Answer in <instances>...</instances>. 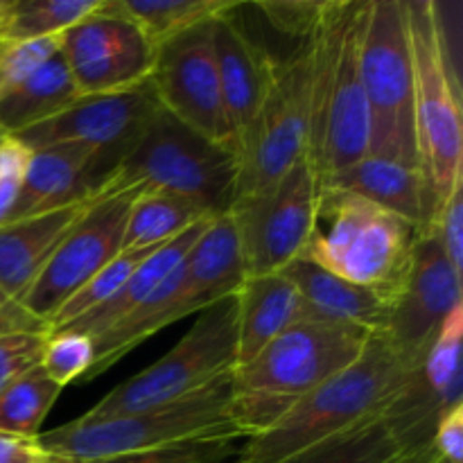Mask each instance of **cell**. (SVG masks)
I'll return each instance as SVG.
<instances>
[{
  "label": "cell",
  "mask_w": 463,
  "mask_h": 463,
  "mask_svg": "<svg viewBox=\"0 0 463 463\" xmlns=\"http://www.w3.org/2000/svg\"><path fill=\"white\" fill-rule=\"evenodd\" d=\"M366 7L369 0H328L310 36L312 111L307 161L317 184L369 156V107L360 77Z\"/></svg>",
  "instance_id": "cell-1"
},
{
  "label": "cell",
  "mask_w": 463,
  "mask_h": 463,
  "mask_svg": "<svg viewBox=\"0 0 463 463\" xmlns=\"http://www.w3.org/2000/svg\"><path fill=\"white\" fill-rule=\"evenodd\" d=\"M373 333L330 319H306L233 369V420L244 437L274 428L301 398L351 366Z\"/></svg>",
  "instance_id": "cell-2"
},
{
  "label": "cell",
  "mask_w": 463,
  "mask_h": 463,
  "mask_svg": "<svg viewBox=\"0 0 463 463\" xmlns=\"http://www.w3.org/2000/svg\"><path fill=\"white\" fill-rule=\"evenodd\" d=\"M384 333H373L362 355L297 402L274 428L249 437L242 463H280L333 434L392 407L414 371Z\"/></svg>",
  "instance_id": "cell-3"
},
{
  "label": "cell",
  "mask_w": 463,
  "mask_h": 463,
  "mask_svg": "<svg viewBox=\"0 0 463 463\" xmlns=\"http://www.w3.org/2000/svg\"><path fill=\"white\" fill-rule=\"evenodd\" d=\"M233 373L199 392L134 414L80 419L41 432L39 446L59 463H89L202 439H247L233 420Z\"/></svg>",
  "instance_id": "cell-4"
},
{
  "label": "cell",
  "mask_w": 463,
  "mask_h": 463,
  "mask_svg": "<svg viewBox=\"0 0 463 463\" xmlns=\"http://www.w3.org/2000/svg\"><path fill=\"white\" fill-rule=\"evenodd\" d=\"M420 231L360 194L319 188L301 258L339 279L396 301Z\"/></svg>",
  "instance_id": "cell-5"
},
{
  "label": "cell",
  "mask_w": 463,
  "mask_h": 463,
  "mask_svg": "<svg viewBox=\"0 0 463 463\" xmlns=\"http://www.w3.org/2000/svg\"><path fill=\"white\" fill-rule=\"evenodd\" d=\"M235 179L238 158L233 149L203 138L158 107L134 147L102 184L163 190L217 217L226 215L233 203Z\"/></svg>",
  "instance_id": "cell-6"
},
{
  "label": "cell",
  "mask_w": 463,
  "mask_h": 463,
  "mask_svg": "<svg viewBox=\"0 0 463 463\" xmlns=\"http://www.w3.org/2000/svg\"><path fill=\"white\" fill-rule=\"evenodd\" d=\"M360 77L369 107L371 156L420 167L407 0H369Z\"/></svg>",
  "instance_id": "cell-7"
},
{
  "label": "cell",
  "mask_w": 463,
  "mask_h": 463,
  "mask_svg": "<svg viewBox=\"0 0 463 463\" xmlns=\"http://www.w3.org/2000/svg\"><path fill=\"white\" fill-rule=\"evenodd\" d=\"M238 362V294L213 303L194 319L193 328L140 373L118 384L93 410L90 419L134 414L181 401L206 384L231 375Z\"/></svg>",
  "instance_id": "cell-8"
},
{
  "label": "cell",
  "mask_w": 463,
  "mask_h": 463,
  "mask_svg": "<svg viewBox=\"0 0 463 463\" xmlns=\"http://www.w3.org/2000/svg\"><path fill=\"white\" fill-rule=\"evenodd\" d=\"M407 23L414 59L419 165L439 211L463 181L461 86L452 80L443 59L432 0H410Z\"/></svg>",
  "instance_id": "cell-9"
},
{
  "label": "cell",
  "mask_w": 463,
  "mask_h": 463,
  "mask_svg": "<svg viewBox=\"0 0 463 463\" xmlns=\"http://www.w3.org/2000/svg\"><path fill=\"white\" fill-rule=\"evenodd\" d=\"M310 111L312 48L306 41L276 61L265 99L235 152L238 179L233 202L269 188L307 156Z\"/></svg>",
  "instance_id": "cell-10"
},
{
  "label": "cell",
  "mask_w": 463,
  "mask_h": 463,
  "mask_svg": "<svg viewBox=\"0 0 463 463\" xmlns=\"http://www.w3.org/2000/svg\"><path fill=\"white\" fill-rule=\"evenodd\" d=\"M317 194L319 184L306 156L269 188L231 203L226 215L238 235L247 279L280 274L301 256L310 238Z\"/></svg>",
  "instance_id": "cell-11"
},
{
  "label": "cell",
  "mask_w": 463,
  "mask_h": 463,
  "mask_svg": "<svg viewBox=\"0 0 463 463\" xmlns=\"http://www.w3.org/2000/svg\"><path fill=\"white\" fill-rule=\"evenodd\" d=\"M138 193V185H99L80 220L71 226L45 262L43 271L18 301L30 315L48 326L59 307L122 251L127 217Z\"/></svg>",
  "instance_id": "cell-12"
},
{
  "label": "cell",
  "mask_w": 463,
  "mask_h": 463,
  "mask_svg": "<svg viewBox=\"0 0 463 463\" xmlns=\"http://www.w3.org/2000/svg\"><path fill=\"white\" fill-rule=\"evenodd\" d=\"M147 84L163 111L203 138L233 149L222 107L213 21L158 45Z\"/></svg>",
  "instance_id": "cell-13"
},
{
  "label": "cell",
  "mask_w": 463,
  "mask_h": 463,
  "mask_svg": "<svg viewBox=\"0 0 463 463\" xmlns=\"http://www.w3.org/2000/svg\"><path fill=\"white\" fill-rule=\"evenodd\" d=\"M158 111L149 84L122 90V93L81 95L66 111L32 129L12 136L27 149L50 147V145H84L99 152V167H107V176L120 158L140 138L147 122Z\"/></svg>",
  "instance_id": "cell-14"
},
{
  "label": "cell",
  "mask_w": 463,
  "mask_h": 463,
  "mask_svg": "<svg viewBox=\"0 0 463 463\" xmlns=\"http://www.w3.org/2000/svg\"><path fill=\"white\" fill-rule=\"evenodd\" d=\"M61 54L80 95L136 89L147 81L154 63V48L116 0H104L98 12L63 32Z\"/></svg>",
  "instance_id": "cell-15"
},
{
  "label": "cell",
  "mask_w": 463,
  "mask_h": 463,
  "mask_svg": "<svg viewBox=\"0 0 463 463\" xmlns=\"http://www.w3.org/2000/svg\"><path fill=\"white\" fill-rule=\"evenodd\" d=\"M461 276L448 262L441 242L430 229L423 231L384 330L393 348L411 366H423L443 321L461 306Z\"/></svg>",
  "instance_id": "cell-16"
},
{
  "label": "cell",
  "mask_w": 463,
  "mask_h": 463,
  "mask_svg": "<svg viewBox=\"0 0 463 463\" xmlns=\"http://www.w3.org/2000/svg\"><path fill=\"white\" fill-rule=\"evenodd\" d=\"M233 9L213 21V43H215L217 77H220L226 127H229L233 152H238L244 134L265 99L279 59L262 50L240 27Z\"/></svg>",
  "instance_id": "cell-17"
},
{
  "label": "cell",
  "mask_w": 463,
  "mask_h": 463,
  "mask_svg": "<svg viewBox=\"0 0 463 463\" xmlns=\"http://www.w3.org/2000/svg\"><path fill=\"white\" fill-rule=\"evenodd\" d=\"M102 185L99 152L84 145H50L32 149L12 220L41 215L81 202Z\"/></svg>",
  "instance_id": "cell-18"
},
{
  "label": "cell",
  "mask_w": 463,
  "mask_h": 463,
  "mask_svg": "<svg viewBox=\"0 0 463 463\" xmlns=\"http://www.w3.org/2000/svg\"><path fill=\"white\" fill-rule=\"evenodd\" d=\"M244 274L238 235L229 215L213 217L181 265L179 301L185 315H199L222 298L238 294Z\"/></svg>",
  "instance_id": "cell-19"
},
{
  "label": "cell",
  "mask_w": 463,
  "mask_h": 463,
  "mask_svg": "<svg viewBox=\"0 0 463 463\" xmlns=\"http://www.w3.org/2000/svg\"><path fill=\"white\" fill-rule=\"evenodd\" d=\"M319 188H339L360 194L375 206L410 222L420 233L430 229L437 215V203L420 167L401 165L371 154L348 170L321 181Z\"/></svg>",
  "instance_id": "cell-20"
},
{
  "label": "cell",
  "mask_w": 463,
  "mask_h": 463,
  "mask_svg": "<svg viewBox=\"0 0 463 463\" xmlns=\"http://www.w3.org/2000/svg\"><path fill=\"white\" fill-rule=\"evenodd\" d=\"M89 199L0 226V289L7 297L21 301L63 235L80 220Z\"/></svg>",
  "instance_id": "cell-21"
},
{
  "label": "cell",
  "mask_w": 463,
  "mask_h": 463,
  "mask_svg": "<svg viewBox=\"0 0 463 463\" xmlns=\"http://www.w3.org/2000/svg\"><path fill=\"white\" fill-rule=\"evenodd\" d=\"M298 289L283 274L251 276L238 289V362H251L294 324L315 319ZM321 319V317H319Z\"/></svg>",
  "instance_id": "cell-22"
},
{
  "label": "cell",
  "mask_w": 463,
  "mask_h": 463,
  "mask_svg": "<svg viewBox=\"0 0 463 463\" xmlns=\"http://www.w3.org/2000/svg\"><path fill=\"white\" fill-rule=\"evenodd\" d=\"M208 222L211 220L199 222V224H194L193 229L176 235L175 240H170V242L154 249V251L149 253V256L145 258L134 271H131L129 279L122 283V288L118 289L109 301H104L102 306L86 312V315L77 317V319L71 321V324L52 330V333H81V335H89L90 339H95L107 328L116 326L118 321L127 319L131 312L143 307L145 303H147L149 298H152L163 285H165V280L179 269L181 262L185 260L190 249L194 247L197 238L208 226Z\"/></svg>",
  "instance_id": "cell-23"
},
{
  "label": "cell",
  "mask_w": 463,
  "mask_h": 463,
  "mask_svg": "<svg viewBox=\"0 0 463 463\" xmlns=\"http://www.w3.org/2000/svg\"><path fill=\"white\" fill-rule=\"evenodd\" d=\"M280 274L298 289L303 301L321 319L357 326L369 333H384L392 317V301L369 288L339 279L298 256Z\"/></svg>",
  "instance_id": "cell-24"
},
{
  "label": "cell",
  "mask_w": 463,
  "mask_h": 463,
  "mask_svg": "<svg viewBox=\"0 0 463 463\" xmlns=\"http://www.w3.org/2000/svg\"><path fill=\"white\" fill-rule=\"evenodd\" d=\"M61 50L36 68L23 84L0 98V134L16 136L66 111L80 99Z\"/></svg>",
  "instance_id": "cell-25"
},
{
  "label": "cell",
  "mask_w": 463,
  "mask_h": 463,
  "mask_svg": "<svg viewBox=\"0 0 463 463\" xmlns=\"http://www.w3.org/2000/svg\"><path fill=\"white\" fill-rule=\"evenodd\" d=\"M213 217L215 215L188 199L163 193V190L140 188L129 208V217H127L122 251L161 247L184 231L193 229L199 222L213 220Z\"/></svg>",
  "instance_id": "cell-26"
},
{
  "label": "cell",
  "mask_w": 463,
  "mask_h": 463,
  "mask_svg": "<svg viewBox=\"0 0 463 463\" xmlns=\"http://www.w3.org/2000/svg\"><path fill=\"white\" fill-rule=\"evenodd\" d=\"M104 0H0V45L61 36Z\"/></svg>",
  "instance_id": "cell-27"
},
{
  "label": "cell",
  "mask_w": 463,
  "mask_h": 463,
  "mask_svg": "<svg viewBox=\"0 0 463 463\" xmlns=\"http://www.w3.org/2000/svg\"><path fill=\"white\" fill-rule=\"evenodd\" d=\"M405 455L384 414L371 416L280 463H392Z\"/></svg>",
  "instance_id": "cell-28"
},
{
  "label": "cell",
  "mask_w": 463,
  "mask_h": 463,
  "mask_svg": "<svg viewBox=\"0 0 463 463\" xmlns=\"http://www.w3.org/2000/svg\"><path fill=\"white\" fill-rule=\"evenodd\" d=\"M235 5L231 0H116V7L143 32L154 50L202 23L215 21Z\"/></svg>",
  "instance_id": "cell-29"
},
{
  "label": "cell",
  "mask_w": 463,
  "mask_h": 463,
  "mask_svg": "<svg viewBox=\"0 0 463 463\" xmlns=\"http://www.w3.org/2000/svg\"><path fill=\"white\" fill-rule=\"evenodd\" d=\"M59 393L61 387L54 384L41 366L27 371L0 393V434L36 441Z\"/></svg>",
  "instance_id": "cell-30"
},
{
  "label": "cell",
  "mask_w": 463,
  "mask_h": 463,
  "mask_svg": "<svg viewBox=\"0 0 463 463\" xmlns=\"http://www.w3.org/2000/svg\"><path fill=\"white\" fill-rule=\"evenodd\" d=\"M461 335H463V306L452 310L443 321L441 330L434 337L425 355L423 380L430 392L441 402L443 411L463 405L461 380Z\"/></svg>",
  "instance_id": "cell-31"
},
{
  "label": "cell",
  "mask_w": 463,
  "mask_h": 463,
  "mask_svg": "<svg viewBox=\"0 0 463 463\" xmlns=\"http://www.w3.org/2000/svg\"><path fill=\"white\" fill-rule=\"evenodd\" d=\"M154 249H158V247L136 249V251L118 253V256L113 258L109 265H104L102 269L93 276V279L86 280V283L81 285V288L77 289V292L72 294V297L68 298L61 307H59V312L54 315V319L48 324V333H52V330L71 324V321H75L77 317L86 315V312L95 310V307L102 306L104 301H109V298H111L113 294L122 288V283L129 279L131 271H134L136 267H138L140 262H143L145 258L154 251Z\"/></svg>",
  "instance_id": "cell-32"
},
{
  "label": "cell",
  "mask_w": 463,
  "mask_h": 463,
  "mask_svg": "<svg viewBox=\"0 0 463 463\" xmlns=\"http://www.w3.org/2000/svg\"><path fill=\"white\" fill-rule=\"evenodd\" d=\"M244 441L247 439H202L89 463H242Z\"/></svg>",
  "instance_id": "cell-33"
},
{
  "label": "cell",
  "mask_w": 463,
  "mask_h": 463,
  "mask_svg": "<svg viewBox=\"0 0 463 463\" xmlns=\"http://www.w3.org/2000/svg\"><path fill=\"white\" fill-rule=\"evenodd\" d=\"M95 360L93 339L81 333H48L39 366L59 387L81 383Z\"/></svg>",
  "instance_id": "cell-34"
},
{
  "label": "cell",
  "mask_w": 463,
  "mask_h": 463,
  "mask_svg": "<svg viewBox=\"0 0 463 463\" xmlns=\"http://www.w3.org/2000/svg\"><path fill=\"white\" fill-rule=\"evenodd\" d=\"M61 50V36L30 41V43L0 45V98L16 89L36 68Z\"/></svg>",
  "instance_id": "cell-35"
},
{
  "label": "cell",
  "mask_w": 463,
  "mask_h": 463,
  "mask_svg": "<svg viewBox=\"0 0 463 463\" xmlns=\"http://www.w3.org/2000/svg\"><path fill=\"white\" fill-rule=\"evenodd\" d=\"M48 333L0 335V393L21 375L39 366Z\"/></svg>",
  "instance_id": "cell-36"
},
{
  "label": "cell",
  "mask_w": 463,
  "mask_h": 463,
  "mask_svg": "<svg viewBox=\"0 0 463 463\" xmlns=\"http://www.w3.org/2000/svg\"><path fill=\"white\" fill-rule=\"evenodd\" d=\"M256 9L265 14V21L274 27L279 34H288L297 41V45L310 41L317 23H319L324 3H258Z\"/></svg>",
  "instance_id": "cell-37"
},
{
  "label": "cell",
  "mask_w": 463,
  "mask_h": 463,
  "mask_svg": "<svg viewBox=\"0 0 463 463\" xmlns=\"http://www.w3.org/2000/svg\"><path fill=\"white\" fill-rule=\"evenodd\" d=\"M430 231L441 242L443 253L457 274H463V181L455 185L434 215Z\"/></svg>",
  "instance_id": "cell-38"
},
{
  "label": "cell",
  "mask_w": 463,
  "mask_h": 463,
  "mask_svg": "<svg viewBox=\"0 0 463 463\" xmlns=\"http://www.w3.org/2000/svg\"><path fill=\"white\" fill-rule=\"evenodd\" d=\"M432 443L446 463H463V405L450 407L439 416Z\"/></svg>",
  "instance_id": "cell-39"
},
{
  "label": "cell",
  "mask_w": 463,
  "mask_h": 463,
  "mask_svg": "<svg viewBox=\"0 0 463 463\" xmlns=\"http://www.w3.org/2000/svg\"><path fill=\"white\" fill-rule=\"evenodd\" d=\"M48 333V326L0 289V335Z\"/></svg>",
  "instance_id": "cell-40"
},
{
  "label": "cell",
  "mask_w": 463,
  "mask_h": 463,
  "mask_svg": "<svg viewBox=\"0 0 463 463\" xmlns=\"http://www.w3.org/2000/svg\"><path fill=\"white\" fill-rule=\"evenodd\" d=\"M0 463H57L39 441L3 437L0 434Z\"/></svg>",
  "instance_id": "cell-41"
},
{
  "label": "cell",
  "mask_w": 463,
  "mask_h": 463,
  "mask_svg": "<svg viewBox=\"0 0 463 463\" xmlns=\"http://www.w3.org/2000/svg\"><path fill=\"white\" fill-rule=\"evenodd\" d=\"M437 459H439L437 450H434V446H430V448H423V450L405 452V455H401L392 463H434Z\"/></svg>",
  "instance_id": "cell-42"
},
{
  "label": "cell",
  "mask_w": 463,
  "mask_h": 463,
  "mask_svg": "<svg viewBox=\"0 0 463 463\" xmlns=\"http://www.w3.org/2000/svg\"><path fill=\"white\" fill-rule=\"evenodd\" d=\"M439 463H446V461H443V459H439Z\"/></svg>",
  "instance_id": "cell-43"
},
{
  "label": "cell",
  "mask_w": 463,
  "mask_h": 463,
  "mask_svg": "<svg viewBox=\"0 0 463 463\" xmlns=\"http://www.w3.org/2000/svg\"><path fill=\"white\" fill-rule=\"evenodd\" d=\"M439 459H441V457H439ZM439 459H437V461H434V463H439Z\"/></svg>",
  "instance_id": "cell-44"
},
{
  "label": "cell",
  "mask_w": 463,
  "mask_h": 463,
  "mask_svg": "<svg viewBox=\"0 0 463 463\" xmlns=\"http://www.w3.org/2000/svg\"><path fill=\"white\" fill-rule=\"evenodd\" d=\"M0 138H3V134H0Z\"/></svg>",
  "instance_id": "cell-45"
},
{
  "label": "cell",
  "mask_w": 463,
  "mask_h": 463,
  "mask_svg": "<svg viewBox=\"0 0 463 463\" xmlns=\"http://www.w3.org/2000/svg\"><path fill=\"white\" fill-rule=\"evenodd\" d=\"M57 463H59V461H57Z\"/></svg>",
  "instance_id": "cell-46"
}]
</instances>
